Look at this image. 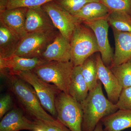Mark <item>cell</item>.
Wrapping results in <instances>:
<instances>
[{"label":"cell","mask_w":131,"mask_h":131,"mask_svg":"<svg viewBox=\"0 0 131 131\" xmlns=\"http://www.w3.org/2000/svg\"><path fill=\"white\" fill-rule=\"evenodd\" d=\"M102 84L98 80L95 87L80 103L83 113L82 131H94L103 118L118 110L105 96Z\"/></svg>","instance_id":"1"},{"label":"cell","mask_w":131,"mask_h":131,"mask_svg":"<svg viewBox=\"0 0 131 131\" xmlns=\"http://www.w3.org/2000/svg\"><path fill=\"white\" fill-rule=\"evenodd\" d=\"M6 76L9 80L11 91L34 120L47 122H54L57 120L42 106L35 90L30 85L17 76L7 74Z\"/></svg>","instance_id":"2"},{"label":"cell","mask_w":131,"mask_h":131,"mask_svg":"<svg viewBox=\"0 0 131 131\" xmlns=\"http://www.w3.org/2000/svg\"><path fill=\"white\" fill-rule=\"evenodd\" d=\"M71 59L74 66H81L84 61L99 52L96 37L93 31L82 23L78 24L70 42Z\"/></svg>","instance_id":"3"},{"label":"cell","mask_w":131,"mask_h":131,"mask_svg":"<svg viewBox=\"0 0 131 131\" xmlns=\"http://www.w3.org/2000/svg\"><path fill=\"white\" fill-rule=\"evenodd\" d=\"M74 67L71 61H51L38 66L32 71L43 81L52 83L60 91L69 94Z\"/></svg>","instance_id":"4"},{"label":"cell","mask_w":131,"mask_h":131,"mask_svg":"<svg viewBox=\"0 0 131 131\" xmlns=\"http://www.w3.org/2000/svg\"><path fill=\"white\" fill-rule=\"evenodd\" d=\"M57 119L71 131H82L83 113L80 102L60 91L55 99Z\"/></svg>","instance_id":"5"},{"label":"cell","mask_w":131,"mask_h":131,"mask_svg":"<svg viewBox=\"0 0 131 131\" xmlns=\"http://www.w3.org/2000/svg\"><path fill=\"white\" fill-rule=\"evenodd\" d=\"M11 75L17 76L30 85L45 110L57 118L55 99L60 90L55 85L43 81L32 71L16 72Z\"/></svg>","instance_id":"6"},{"label":"cell","mask_w":131,"mask_h":131,"mask_svg":"<svg viewBox=\"0 0 131 131\" xmlns=\"http://www.w3.org/2000/svg\"><path fill=\"white\" fill-rule=\"evenodd\" d=\"M59 33V31L57 30L47 32L27 34L20 40L13 56L26 58H40Z\"/></svg>","instance_id":"7"},{"label":"cell","mask_w":131,"mask_h":131,"mask_svg":"<svg viewBox=\"0 0 131 131\" xmlns=\"http://www.w3.org/2000/svg\"><path fill=\"white\" fill-rule=\"evenodd\" d=\"M42 7L49 15L55 27L70 42L76 27L81 23L55 1L47 3Z\"/></svg>","instance_id":"8"},{"label":"cell","mask_w":131,"mask_h":131,"mask_svg":"<svg viewBox=\"0 0 131 131\" xmlns=\"http://www.w3.org/2000/svg\"><path fill=\"white\" fill-rule=\"evenodd\" d=\"M93 32L102 59L106 66L109 68L113 61L114 52L108 39L109 25L106 18L83 23Z\"/></svg>","instance_id":"9"},{"label":"cell","mask_w":131,"mask_h":131,"mask_svg":"<svg viewBox=\"0 0 131 131\" xmlns=\"http://www.w3.org/2000/svg\"><path fill=\"white\" fill-rule=\"evenodd\" d=\"M95 57L98 80L104 86L107 99L115 104L118 100L123 88L110 69L103 63L100 54L98 53Z\"/></svg>","instance_id":"10"},{"label":"cell","mask_w":131,"mask_h":131,"mask_svg":"<svg viewBox=\"0 0 131 131\" xmlns=\"http://www.w3.org/2000/svg\"><path fill=\"white\" fill-rule=\"evenodd\" d=\"M25 29L27 34L47 32L57 30L42 6L27 8Z\"/></svg>","instance_id":"11"},{"label":"cell","mask_w":131,"mask_h":131,"mask_svg":"<svg viewBox=\"0 0 131 131\" xmlns=\"http://www.w3.org/2000/svg\"><path fill=\"white\" fill-rule=\"evenodd\" d=\"M39 57L26 58L17 56L6 59L0 58L1 74L13 75L21 71H31L47 62Z\"/></svg>","instance_id":"12"},{"label":"cell","mask_w":131,"mask_h":131,"mask_svg":"<svg viewBox=\"0 0 131 131\" xmlns=\"http://www.w3.org/2000/svg\"><path fill=\"white\" fill-rule=\"evenodd\" d=\"M27 10L26 8H18L0 12V24L21 39L27 34L25 22Z\"/></svg>","instance_id":"13"},{"label":"cell","mask_w":131,"mask_h":131,"mask_svg":"<svg viewBox=\"0 0 131 131\" xmlns=\"http://www.w3.org/2000/svg\"><path fill=\"white\" fill-rule=\"evenodd\" d=\"M38 128L35 121L28 119L18 108L12 109L6 114L0 122V131H34Z\"/></svg>","instance_id":"14"},{"label":"cell","mask_w":131,"mask_h":131,"mask_svg":"<svg viewBox=\"0 0 131 131\" xmlns=\"http://www.w3.org/2000/svg\"><path fill=\"white\" fill-rule=\"evenodd\" d=\"M40 58L46 62L70 61L71 59L70 42L59 32L54 40L47 46Z\"/></svg>","instance_id":"15"},{"label":"cell","mask_w":131,"mask_h":131,"mask_svg":"<svg viewBox=\"0 0 131 131\" xmlns=\"http://www.w3.org/2000/svg\"><path fill=\"white\" fill-rule=\"evenodd\" d=\"M112 30L115 49L113 61L110 67L122 64L131 58V32Z\"/></svg>","instance_id":"16"},{"label":"cell","mask_w":131,"mask_h":131,"mask_svg":"<svg viewBox=\"0 0 131 131\" xmlns=\"http://www.w3.org/2000/svg\"><path fill=\"white\" fill-rule=\"evenodd\" d=\"M105 131H121L131 128V110L118 109L101 121Z\"/></svg>","instance_id":"17"},{"label":"cell","mask_w":131,"mask_h":131,"mask_svg":"<svg viewBox=\"0 0 131 131\" xmlns=\"http://www.w3.org/2000/svg\"><path fill=\"white\" fill-rule=\"evenodd\" d=\"M111 11L101 2L88 3L74 16L81 23L106 18Z\"/></svg>","instance_id":"18"},{"label":"cell","mask_w":131,"mask_h":131,"mask_svg":"<svg viewBox=\"0 0 131 131\" xmlns=\"http://www.w3.org/2000/svg\"><path fill=\"white\" fill-rule=\"evenodd\" d=\"M89 92L86 83L82 73L81 66H74L71 74L69 94L81 103Z\"/></svg>","instance_id":"19"},{"label":"cell","mask_w":131,"mask_h":131,"mask_svg":"<svg viewBox=\"0 0 131 131\" xmlns=\"http://www.w3.org/2000/svg\"><path fill=\"white\" fill-rule=\"evenodd\" d=\"M21 39L0 24V58L12 57L18 48Z\"/></svg>","instance_id":"20"},{"label":"cell","mask_w":131,"mask_h":131,"mask_svg":"<svg viewBox=\"0 0 131 131\" xmlns=\"http://www.w3.org/2000/svg\"><path fill=\"white\" fill-rule=\"evenodd\" d=\"M81 66L82 73L88 87L89 91L93 89L98 81L95 57L93 55L87 59Z\"/></svg>","instance_id":"21"},{"label":"cell","mask_w":131,"mask_h":131,"mask_svg":"<svg viewBox=\"0 0 131 131\" xmlns=\"http://www.w3.org/2000/svg\"><path fill=\"white\" fill-rule=\"evenodd\" d=\"M112 28L124 32H131V15L124 12H110L106 18Z\"/></svg>","instance_id":"22"},{"label":"cell","mask_w":131,"mask_h":131,"mask_svg":"<svg viewBox=\"0 0 131 131\" xmlns=\"http://www.w3.org/2000/svg\"><path fill=\"white\" fill-rule=\"evenodd\" d=\"M122 88L131 86V58L126 62L108 68Z\"/></svg>","instance_id":"23"},{"label":"cell","mask_w":131,"mask_h":131,"mask_svg":"<svg viewBox=\"0 0 131 131\" xmlns=\"http://www.w3.org/2000/svg\"><path fill=\"white\" fill-rule=\"evenodd\" d=\"M55 1L66 11L74 16L88 3L100 2V0H57Z\"/></svg>","instance_id":"24"},{"label":"cell","mask_w":131,"mask_h":131,"mask_svg":"<svg viewBox=\"0 0 131 131\" xmlns=\"http://www.w3.org/2000/svg\"><path fill=\"white\" fill-rule=\"evenodd\" d=\"M56 1L57 0H6V9L39 7L47 3Z\"/></svg>","instance_id":"25"},{"label":"cell","mask_w":131,"mask_h":131,"mask_svg":"<svg viewBox=\"0 0 131 131\" xmlns=\"http://www.w3.org/2000/svg\"><path fill=\"white\" fill-rule=\"evenodd\" d=\"M111 12L126 13L131 15V0H100Z\"/></svg>","instance_id":"26"},{"label":"cell","mask_w":131,"mask_h":131,"mask_svg":"<svg viewBox=\"0 0 131 131\" xmlns=\"http://www.w3.org/2000/svg\"><path fill=\"white\" fill-rule=\"evenodd\" d=\"M115 105L118 109L131 110V86L122 89Z\"/></svg>","instance_id":"27"},{"label":"cell","mask_w":131,"mask_h":131,"mask_svg":"<svg viewBox=\"0 0 131 131\" xmlns=\"http://www.w3.org/2000/svg\"><path fill=\"white\" fill-rule=\"evenodd\" d=\"M38 128L44 131H71L69 128L57 119L55 122H47L35 120Z\"/></svg>","instance_id":"28"},{"label":"cell","mask_w":131,"mask_h":131,"mask_svg":"<svg viewBox=\"0 0 131 131\" xmlns=\"http://www.w3.org/2000/svg\"><path fill=\"white\" fill-rule=\"evenodd\" d=\"M12 100L11 95L6 94L0 99V118L1 119L11 108Z\"/></svg>","instance_id":"29"},{"label":"cell","mask_w":131,"mask_h":131,"mask_svg":"<svg viewBox=\"0 0 131 131\" xmlns=\"http://www.w3.org/2000/svg\"><path fill=\"white\" fill-rule=\"evenodd\" d=\"M94 131H105L103 128V124L101 121L97 124Z\"/></svg>","instance_id":"30"},{"label":"cell","mask_w":131,"mask_h":131,"mask_svg":"<svg viewBox=\"0 0 131 131\" xmlns=\"http://www.w3.org/2000/svg\"><path fill=\"white\" fill-rule=\"evenodd\" d=\"M34 131H44L42 129H40V128H38V129L34 130Z\"/></svg>","instance_id":"31"}]
</instances>
